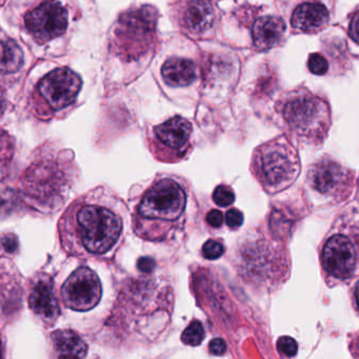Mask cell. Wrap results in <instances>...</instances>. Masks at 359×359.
Wrapping results in <instances>:
<instances>
[{
	"label": "cell",
	"instance_id": "484cf974",
	"mask_svg": "<svg viewBox=\"0 0 359 359\" xmlns=\"http://www.w3.org/2000/svg\"><path fill=\"white\" fill-rule=\"evenodd\" d=\"M226 222L231 229H237L243 224V214L239 210L231 209L226 212Z\"/></svg>",
	"mask_w": 359,
	"mask_h": 359
},
{
	"label": "cell",
	"instance_id": "d4e9b609",
	"mask_svg": "<svg viewBox=\"0 0 359 359\" xmlns=\"http://www.w3.org/2000/svg\"><path fill=\"white\" fill-rule=\"evenodd\" d=\"M348 35L351 41L359 48V10H356V11L351 15Z\"/></svg>",
	"mask_w": 359,
	"mask_h": 359
},
{
	"label": "cell",
	"instance_id": "52a82bcc",
	"mask_svg": "<svg viewBox=\"0 0 359 359\" xmlns=\"http://www.w3.org/2000/svg\"><path fill=\"white\" fill-rule=\"evenodd\" d=\"M306 182L317 194L342 201L352 192L354 175L341 163L325 155L309 168Z\"/></svg>",
	"mask_w": 359,
	"mask_h": 359
},
{
	"label": "cell",
	"instance_id": "6da1fadb",
	"mask_svg": "<svg viewBox=\"0 0 359 359\" xmlns=\"http://www.w3.org/2000/svg\"><path fill=\"white\" fill-rule=\"evenodd\" d=\"M118 205L117 197L98 188L79 197L62 220L73 226L88 252L104 254L116 245L123 231Z\"/></svg>",
	"mask_w": 359,
	"mask_h": 359
},
{
	"label": "cell",
	"instance_id": "44dd1931",
	"mask_svg": "<svg viewBox=\"0 0 359 359\" xmlns=\"http://www.w3.org/2000/svg\"><path fill=\"white\" fill-rule=\"evenodd\" d=\"M213 201L219 207H228L235 201V194L230 187L220 184L213 192Z\"/></svg>",
	"mask_w": 359,
	"mask_h": 359
},
{
	"label": "cell",
	"instance_id": "603a6c76",
	"mask_svg": "<svg viewBox=\"0 0 359 359\" xmlns=\"http://www.w3.org/2000/svg\"><path fill=\"white\" fill-rule=\"evenodd\" d=\"M224 253V248L219 241L210 239L203 245V254L207 259L214 260L222 257Z\"/></svg>",
	"mask_w": 359,
	"mask_h": 359
},
{
	"label": "cell",
	"instance_id": "7c38bea8",
	"mask_svg": "<svg viewBox=\"0 0 359 359\" xmlns=\"http://www.w3.org/2000/svg\"><path fill=\"white\" fill-rule=\"evenodd\" d=\"M176 18L184 34L192 39H201L215 26L217 13L210 1L190 0L177 4Z\"/></svg>",
	"mask_w": 359,
	"mask_h": 359
},
{
	"label": "cell",
	"instance_id": "ba28073f",
	"mask_svg": "<svg viewBox=\"0 0 359 359\" xmlns=\"http://www.w3.org/2000/svg\"><path fill=\"white\" fill-rule=\"evenodd\" d=\"M192 131L190 121L182 116L153 128L151 144L155 156L163 161L182 159L188 152Z\"/></svg>",
	"mask_w": 359,
	"mask_h": 359
},
{
	"label": "cell",
	"instance_id": "5b68a950",
	"mask_svg": "<svg viewBox=\"0 0 359 359\" xmlns=\"http://www.w3.org/2000/svg\"><path fill=\"white\" fill-rule=\"evenodd\" d=\"M70 173L62 161L41 159L25 172L20 180L22 197L35 208H51L64 198Z\"/></svg>",
	"mask_w": 359,
	"mask_h": 359
},
{
	"label": "cell",
	"instance_id": "7a4b0ae2",
	"mask_svg": "<svg viewBox=\"0 0 359 359\" xmlns=\"http://www.w3.org/2000/svg\"><path fill=\"white\" fill-rule=\"evenodd\" d=\"M283 125L300 142L321 144L331 128L329 104L304 87L283 94L276 104Z\"/></svg>",
	"mask_w": 359,
	"mask_h": 359
},
{
	"label": "cell",
	"instance_id": "3957f363",
	"mask_svg": "<svg viewBox=\"0 0 359 359\" xmlns=\"http://www.w3.org/2000/svg\"><path fill=\"white\" fill-rule=\"evenodd\" d=\"M300 169L297 150L285 136L258 147L252 157V173L268 194L290 188L299 176Z\"/></svg>",
	"mask_w": 359,
	"mask_h": 359
},
{
	"label": "cell",
	"instance_id": "4316f807",
	"mask_svg": "<svg viewBox=\"0 0 359 359\" xmlns=\"http://www.w3.org/2000/svg\"><path fill=\"white\" fill-rule=\"evenodd\" d=\"M210 352L213 355H216V356H220V355H224L226 351V341L222 338H215V339L212 340L209 344Z\"/></svg>",
	"mask_w": 359,
	"mask_h": 359
},
{
	"label": "cell",
	"instance_id": "ffe728a7",
	"mask_svg": "<svg viewBox=\"0 0 359 359\" xmlns=\"http://www.w3.org/2000/svg\"><path fill=\"white\" fill-rule=\"evenodd\" d=\"M205 338V331L201 321L193 320L189 327L184 330L182 335V340L187 346H199Z\"/></svg>",
	"mask_w": 359,
	"mask_h": 359
},
{
	"label": "cell",
	"instance_id": "4fadbf2b",
	"mask_svg": "<svg viewBox=\"0 0 359 359\" xmlns=\"http://www.w3.org/2000/svg\"><path fill=\"white\" fill-rule=\"evenodd\" d=\"M323 269L336 278L352 276L356 268V249L350 237L335 234L325 243L321 255Z\"/></svg>",
	"mask_w": 359,
	"mask_h": 359
},
{
	"label": "cell",
	"instance_id": "5bb4252c",
	"mask_svg": "<svg viewBox=\"0 0 359 359\" xmlns=\"http://www.w3.org/2000/svg\"><path fill=\"white\" fill-rule=\"evenodd\" d=\"M330 14L321 3H304L294 10L291 25L298 32L314 34L329 24Z\"/></svg>",
	"mask_w": 359,
	"mask_h": 359
},
{
	"label": "cell",
	"instance_id": "f546056e",
	"mask_svg": "<svg viewBox=\"0 0 359 359\" xmlns=\"http://www.w3.org/2000/svg\"><path fill=\"white\" fill-rule=\"evenodd\" d=\"M3 245L6 251L9 252V253H12V252H14L18 249V239L15 238L14 235H5V236L3 237Z\"/></svg>",
	"mask_w": 359,
	"mask_h": 359
},
{
	"label": "cell",
	"instance_id": "83f0119b",
	"mask_svg": "<svg viewBox=\"0 0 359 359\" xmlns=\"http://www.w3.org/2000/svg\"><path fill=\"white\" fill-rule=\"evenodd\" d=\"M207 222L213 228H219L224 222V215L218 210H211L207 214Z\"/></svg>",
	"mask_w": 359,
	"mask_h": 359
},
{
	"label": "cell",
	"instance_id": "9c48e42d",
	"mask_svg": "<svg viewBox=\"0 0 359 359\" xmlns=\"http://www.w3.org/2000/svg\"><path fill=\"white\" fill-rule=\"evenodd\" d=\"M83 87L79 74L69 68H57L46 75L37 86V93L52 111L70 107Z\"/></svg>",
	"mask_w": 359,
	"mask_h": 359
},
{
	"label": "cell",
	"instance_id": "30bf717a",
	"mask_svg": "<svg viewBox=\"0 0 359 359\" xmlns=\"http://www.w3.org/2000/svg\"><path fill=\"white\" fill-rule=\"evenodd\" d=\"M25 26L37 43H49L66 32L68 12L57 1H45L27 12Z\"/></svg>",
	"mask_w": 359,
	"mask_h": 359
},
{
	"label": "cell",
	"instance_id": "f1b7e54d",
	"mask_svg": "<svg viewBox=\"0 0 359 359\" xmlns=\"http://www.w3.org/2000/svg\"><path fill=\"white\" fill-rule=\"evenodd\" d=\"M155 266H156V262H155V260L153 259L152 257H149V256L140 258L137 262L138 270L142 273L152 272L155 269Z\"/></svg>",
	"mask_w": 359,
	"mask_h": 359
},
{
	"label": "cell",
	"instance_id": "8992f818",
	"mask_svg": "<svg viewBox=\"0 0 359 359\" xmlns=\"http://www.w3.org/2000/svg\"><path fill=\"white\" fill-rule=\"evenodd\" d=\"M187 205L186 187L174 177L157 178L138 203V218L146 222H177Z\"/></svg>",
	"mask_w": 359,
	"mask_h": 359
},
{
	"label": "cell",
	"instance_id": "8fae6325",
	"mask_svg": "<svg viewBox=\"0 0 359 359\" xmlns=\"http://www.w3.org/2000/svg\"><path fill=\"white\" fill-rule=\"evenodd\" d=\"M102 283L89 268H79L64 283L62 296L65 304L79 312L95 308L102 298Z\"/></svg>",
	"mask_w": 359,
	"mask_h": 359
},
{
	"label": "cell",
	"instance_id": "e0dca14e",
	"mask_svg": "<svg viewBox=\"0 0 359 359\" xmlns=\"http://www.w3.org/2000/svg\"><path fill=\"white\" fill-rule=\"evenodd\" d=\"M161 76L170 87H188L196 79V66L187 58H169L163 65Z\"/></svg>",
	"mask_w": 359,
	"mask_h": 359
},
{
	"label": "cell",
	"instance_id": "cb8c5ba5",
	"mask_svg": "<svg viewBox=\"0 0 359 359\" xmlns=\"http://www.w3.org/2000/svg\"><path fill=\"white\" fill-rule=\"evenodd\" d=\"M277 348L285 356L293 357L297 354L298 344L294 338L283 336V337L279 338L278 342H277Z\"/></svg>",
	"mask_w": 359,
	"mask_h": 359
},
{
	"label": "cell",
	"instance_id": "2e32d148",
	"mask_svg": "<svg viewBox=\"0 0 359 359\" xmlns=\"http://www.w3.org/2000/svg\"><path fill=\"white\" fill-rule=\"evenodd\" d=\"M29 304L31 310L45 321H53L60 314L52 283L48 279H41L35 283L29 298Z\"/></svg>",
	"mask_w": 359,
	"mask_h": 359
},
{
	"label": "cell",
	"instance_id": "ac0fdd59",
	"mask_svg": "<svg viewBox=\"0 0 359 359\" xmlns=\"http://www.w3.org/2000/svg\"><path fill=\"white\" fill-rule=\"evenodd\" d=\"M51 339L57 359H85L87 356V344L75 332L60 330L52 334Z\"/></svg>",
	"mask_w": 359,
	"mask_h": 359
},
{
	"label": "cell",
	"instance_id": "7402d4cb",
	"mask_svg": "<svg viewBox=\"0 0 359 359\" xmlns=\"http://www.w3.org/2000/svg\"><path fill=\"white\" fill-rule=\"evenodd\" d=\"M308 68L313 74L323 76L329 70V62L321 54L313 53L309 56Z\"/></svg>",
	"mask_w": 359,
	"mask_h": 359
},
{
	"label": "cell",
	"instance_id": "d6986e66",
	"mask_svg": "<svg viewBox=\"0 0 359 359\" xmlns=\"http://www.w3.org/2000/svg\"><path fill=\"white\" fill-rule=\"evenodd\" d=\"M24 65V53L20 46L12 41L7 39L1 43V71L6 73L18 72Z\"/></svg>",
	"mask_w": 359,
	"mask_h": 359
},
{
	"label": "cell",
	"instance_id": "277c9868",
	"mask_svg": "<svg viewBox=\"0 0 359 359\" xmlns=\"http://www.w3.org/2000/svg\"><path fill=\"white\" fill-rule=\"evenodd\" d=\"M157 12L150 6L123 12L112 32L111 50L126 62L138 60L156 43Z\"/></svg>",
	"mask_w": 359,
	"mask_h": 359
},
{
	"label": "cell",
	"instance_id": "9a60e30c",
	"mask_svg": "<svg viewBox=\"0 0 359 359\" xmlns=\"http://www.w3.org/2000/svg\"><path fill=\"white\" fill-rule=\"evenodd\" d=\"M285 32V22L278 16L258 18L252 28L254 47L258 51H268L280 43Z\"/></svg>",
	"mask_w": 359,
	"mask_h": 359
},
{
	"label": "cell",
	"instance_id": "1f68e13d",
	"mask_svg": "<svg viewBox=\"0 0 359 359\" xmlns=\"http://www.w3.org/2000/svg\"><path fill=\"white\" fill-rule=\"evenodd\" d=\"M358 188H359V180H358Z\"/></svg>",
	"mask_w": 359,
	"mask_h": 359
},
{
	"label": "cell",
	"instance_id": "4dcf8cb0",
	"mask_svg": "<svg viewBox=\"0 0 359 359\" xmlns=\"http://www.w3.org/2000/svg\"><path fill=\"white\" fill-rule=\"evenodd\" d=\"M355 297H356L357 304L359 308V281L357 283L356 287H355Z\"/></svg>",
	"mask_w": 359,
	"mask_h": 359
}]
</instances>
